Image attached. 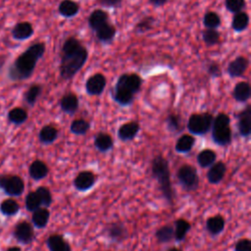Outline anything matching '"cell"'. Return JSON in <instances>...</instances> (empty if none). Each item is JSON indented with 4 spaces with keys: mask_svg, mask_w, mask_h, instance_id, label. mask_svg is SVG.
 Listing matches in <instances>:
<instances>
[{
    "mask_svg": "<svg viewBox=\"0 0 251 251\" xmlns=\"http://www.w3.org/2000/svg\"><path fill=\"white\" fill-rule=\"evenodd\" d=\"M87 58V49L77 38L74 36L67 38L61 48L60 76L66 80L73 78L84 66Z\"/></svg>",
    "mask_w": 251,
    "mask_h": 251,
    "instance_id": "cell-1",
    "label": "cell"
},
{
    "mask_svg": "<svg viewBox=\"0 0 251 251\" xmlns=\"http://www.w3.org/2000/svg\"><path fill=\"white\" fill-rule=\"evenodd\" d=\"M46 50L44 42L31 44L25 51L17 57L14 64L9 68V77L12 80H24L28 78Z\"/></svg>",
    "mask_w": 251,
    "mask_h": 251,
    "instance_id": "cell-2",
    "label": "cell"
},
{
    "mask_svg": "<svg viewBox=\"0 0 251 251\" xmlns=\"http://www.w3.org/2000/svg\"><path fill=\"white\" fill-rule=\"evenodd\" d=\"M151 174L158 181L163 197L170 205H172L174 203V189L172 186L168 160L162 155L156 156L151 163Z\"/></svg>",
    "mask_w": 251,
    "mask_h": 251,
    "instance_id": "cell-3",
    "label": "cell"
},
{
    "mask_svg": "<svg viewBox=\"0 0 251 251\" xmlns=\"http://www.w3.org/2000/svg\"><path fill=\"white\" fill-rule=\"evenodd\" d=\"M213 120V115L208 112L194 113L188 118L186 126L192 134L204 135L211 130Z\"/></svg>",
    "mask_w": 251,
    "mask_h": 251,
    "instance_id": "cell-4",
    "label": "cell"
},
{
    "mask_svg": "<svg viewBox=\"0 0 251 251\" xmlns=\"http://www.w3.org/2000/svg\"><path fill=\"white\" fill-rule=\"evenodd\" d=\"M176 177L180 185L187 191H193L198 188L199 176L197 170L189 165L184 164L180 166L176 172Z\"/></svg>",
    "mask_w": 251,
    "mask_h": 251,
    "instance_id": "cell-5",
    "label": "cell"
},
{
    "mask_svg": "<svg viewBox=\"0 0 251 251\" xmlns=\"http://www.w3.org/2000/svg\"><path fill=\"white\" fill-rule=\"evenodd\" d=\"M0 188L10 196H20L25 190V182L17 175H0Z\"/></svg>",
    "mask_w": 251,
    "mask_h": 251,
    "instance_id": "cell-6",
    "label": "cell"
},
{
    "mask_svg": "<svg viewBox=\"0 0 251 251\" xmlns=\"http://www.w3.org/2000/svg\"><path fill=\"white\" fill-rule=\"evenodd\" d=\"M13 235L17 241L23 244L30 243L34 238V231L31 224L26 221L19 222L13 230Z\"/></svg>",
    "mask_w": 251,
    "mask_h": 251,
    "instance_id": "cell-7",
    "label": "cell"
},
{
    "mask_svg": "<svg viewBox=\"0 0 251 251\" xmlns=\"http://www.w3.org/2000/svg\"><path fill=\"white\" fill-rule=\"evenodd\" d=\"M106 77L104 75L97 73L90 75L85 82V90L89 95L98 96L102 94L106 87Z\"/></svg>",
    "mask_w": 251,
    "mask_h": 251,
    "instance_id": "cell-8",
    "label": "cell"
},
{
    "mask_svg": "<svg viewBox=\"0 0 251 251\" xmlns=\"http://www.w3.org/2000/svg\"><path fill=\"white\" fill-rule=\"evenodd\" d=\"M97 181V176L90 171H81L79 172L75 179L74 185L78 191H87L91 189Z\"/></svg>",
    "mask_w": 251,
    "mask_h": 251,
    "instance_id": "cell-9",
    "label": "cell"
},
{
    "mask_svg": "<svg viewBox=\"0 0 251 251\" xmlns=\"http://www.w3.org/2000/svg\"><path fill=\"white\" fill-rule=\"evenodd\" d=\"M234 117L237 119L238 132L242 137H248L251 134V106L247 105Z\"/></svg>",
    "mask_w": 251,
    "mask_h": 251,
    "instance_id": "cell-10",
    "label": "cell"
},
{
    "mask_svg": "<svg viewBox=\"0 0 251 251\" xmlns=\"http://www.w3.org/2000/svg\"><path fill=\"white\" fill-rule=\"evenodd\" d=\"M141 83L142 79L137 74H123L119 76L116 85L125 87L126 89L135 94L140 90Z\"/></svg>",
    "mask_w": 251,
    "mask_h": 251,
    "instance_id": "cell-11",
    "label": "cell"
},
{
    "mask_svg": "<svg viewBox=\"0 0 251 251\" xmlns=\"http://www.w3.org/2000/svg\"><path fill=\"white\" fill-rule=\"evenodd\" d=\"M212 129V139L220 146H227L230 144L232 139V131L229 126L211 128Z\"/></svg>",
    "mask_w": 251,
    "mask_h": 251,
    "instance_id": "cell-12",
    "label": "cell"
},
{
    "mask_svg": "<svg viewBox=\"0 0 251 251\" xmlns=\"http://www.w3.org/2000/svg\"><path fill=\"white\" fill-rule=\"evenodd\" d=\"M248 66L249 60L244 56H238L228 64L226 72L229 75V76L238 77L246 72Z\"/></svg>",
    "mask_w": 251,
    "mask_h": 251,
    "instance_id": "cell-13",
    "label": "cell"
},
{
    "mask_svg": "<svg viewBox=\"0 0 251 251\" xmlns=\"http://www.w3.org/2000/svg\"><path fill=\"white\" fill-rule=\"evenodd\" d=\"M140 129V126L137 122L130 121L122 125L118 129V137L122 141H129L134 139Z\"/></svg>",
    "mask_w": 251,
    "mask_h": 251,
    "instance_id": "cell-14",
    "label": "cell"
},
{
    "mask_svg": "<svg viewBox=\"0 0 251 251\" xmlns=\"http://www.w3.org/2000/svg\"><path fill=\"white\" fill-rule=\"evenodd\" d=\"M226 173V165L222 162H215L212 166L209 167L207 172V178L211 184H217L221 182Z\"/></svg>",
    "mask_w": 251,
    "mask_h": 251,
    "instance_id": "cell-15",
    "label": "cell"
},
{
    "mask_svg": "<svg viewBox=\"0 0 251 251\" xmlns=\"http://www.w3.org/2000/svg\"><path fill=\"white\" fill-rule=\"evenodd\" d=\"M46 245L49 251H72L70 243L63 235L58 233L49 235L46 240Z\"/></svg>",
    "mask_w": 251,
    "mask_h": 251,
    "instance_id": "cell-16",
    "label": "cell"
},
{
    "mask_svg": "<svg viewBox=\"0 0 251 251\" xmlns=\"http://www.w3.org/2000/svg\"><path fill=\"white\" fill-rule=\"evenodd\" d=\"M78 98L74 92L66 93L60 100V108L64 113L73 115L78 109Z\"/></svg>",
    "mask_w": 251,
    "mask_h": 251,
    "instance_id": "cell-17",
    "label": "cell"
},
{
    "mask_svg": "<svg viewBox=\"0 0 251 251\" xmlns=\"http://www.w3.org/2000/svg\"><path fill=\"white\" fill-rule=\"evenodd\" d=\"M33 34V26L28 22H20L12 29V36L17 40H25Z\"/></svg>",
    "mask_w": 251,
    "mask_h": 251,
    "instance_id": "cell-18",
    "label": "cell"
},
{
    "mask_svg": "<svg viewBox=\"0 0 251 251\" xmlns=\"http://www.w3.org/2000/svg\"><path fill=\"white\" fill-rule=\"evenodd\" d=\"M48 173H49L48 166L41 160H34L28 168L29 176L34 180H40L46 177Z\"/></svg>",
    "mask_w": 251,
    "mask_h": 251,
    "instance_id": "cell-19",
    "label": "cell"
},
{
    "mask_svg": "<svg viewBox=\"0 0 251 251\" xmlns=\"http://www.w3.org/2000/svg\"><path fill=\"white\" fill-rule=\"evenodd\" d=\"M109 21V14L101 9L94 10L89 18H88V25L92 30H97L102 25H106Z\"/></svg>",
    "mask_w": 251,
    "mask_h": 251,
    "instance_id": "cell-20",
    "label": "cell"
},
{
    "mask_svg": "<svg viewBox=\"0 0 251 251\" xmlns=\"http://www.w3.org/2000/svg\"><path fill=\"white\" fill-rule=\"evenodd\" d=\"M225 226L226 221L222 215L210 217L206 221V229L213 236L220 234L225 229Z\"/></svg>",
    "mask_w": 251,
    "mask_h": 251,
    "instance_id": "cell-21",
    "label": "cell"
},
{
    "mask_svg": "<svg viewBox=\"0 0 251 251\" xmlns=\"http://www.w3.org/2000/svg\"><path fill=\"white\" fill-rule=\"evenodd\" d=\"M113 98L118 104L122 106H128L133 102L134 94L125 87L115 85L113 90Z\"/></svg>",
    "mask_w": 251,
    "mask_h": 251,
    "instance_id": "cell-22",
    "label": "cell"
},
{
    "mask_svg": "<svg viewBox=\"0 0 251 251\" xmlns=\"http://www.w3.org/2000/svg\"><path fill=\"white\" fill-rule=\"evenodd\" d=\"M251 96V87L247 81H240L235 84L232 90V97L235 101L243 103L249 100Z\"/></svg>",
    "mask_w": 251,
    "mask_h": 251,
    "instance_id": "cell-23",
    "label": "cell"
},
{
    "mask_svg": "<svg viewBox=\"0 0 251 251\" xmlns=\"http://www.w3.org/2000/svg\"><path fill=\"white\" fill-rule=\"evenodd\" d=\"M94 146L99 152L105 153L113 148L114 146L113 137L106 132H102V131L98 132L94 136Z\"/></svg>",
    "mask_w": 251,
    "mask_h": 251,
    "instance_id": "cell-24",
    "label": "cell"
},
{
    "mask_svg": "<svg viewBox=\"0 0 251 251\" xmlns=\"http://www.w3.org/2000/svg\"><path fill=\"white\" fill-rule=\"evenodd\" d=\"M106 232L108 236L115 241L124 240L126 236V228L123 223L115 222L108 225L106 228Z\"/></svg>",
    "mask_w": 251,
    "mask_h": 251,
    "instance_id": "cell-25",
    "label": "cell"
},
{
    "mask_svg": "<svg viewBox=\"0 0 251 251\" xmlns=\"http://www.w3.org/2000/svg\"><path fill=\"white\" fill-rule=\"evenodd\" d=\"M50 218V212L46 207H39L32 212V225L38 228H43L47 226Z\"/></svg>",
    "mask_w": 251,
    "mask_h": 251,
    "instance_id": "cell-26",
    "label": "cell"
},
{
    "mask_svg": "<svg viewBox=\"0 0 251 251\" xmlns=\"http://www.w3.org/2000/svg\"><path fill=\"white\" fill-rule=\"evenodd\" d=\"M59 135V130L52 125L44 126L38 134L39 141L43 144H51L53 143Z\"/></svg>",
    "mask_w": 251,
    "mask_h": 251,
    "instance_id": "cell-27",
    "label": "cell"
},
{
    "mask_svg": "<svg viewBox=\"0 0 251 251\" xmlns=\"http://www.w3.org/2000/svg\"><path fill=\"white\" fill-rule=\"evenodd\" d=\"M116 32H117L116 27L109 23H107L106 25H102L97 30H95L96 37L102 43H110L115 37Z\"/></svg>",
    "mask_w": 251,
    "mask_h": 251,
    "instance_id": "cell-28",
    "label": "cell"
},
{
    "mask_svg": "<svg viewBox=\"0 0 251 251\" xmlns=\"http://www.w3.org/2000/svg\"><path fill=\"white\" fill-rule=\"evenodd\" d=\"M58 11L65 18L75 17L79 11V5L73 0H63L59 4Z\"/></svg>",
    "mask_w": 251,
    "mask_h": 251,
    "instance_id": "cell-29",
    "label": "cell"
},
{
    "mask_svg": "<svg viewBox=\"0 0 251 251\" xmlns=\"http://www.w3.org/2000/svg\"><path fill=\"white\" fill-rule=\"evenodd\" d=\"M195 143V137L191 134H182L176 142V151L178 153H188Z\"/></svg>",
    "mask_w": 251,
    "mask_h": 251,
    "instance_id": "cell-30",
    "label": "cell"
},
{
    "mask_svg": "<svg viewBox=\"0 0 251 251\" xmlns=\"http://www.w3.org/2000/svg\"><path fill=\"white\" fill-rule=\"evenodd\" d=\"M191 228V225L188 221L184 219H177L175 222V226H174V234H175V239L176 241H181L185 238L186 234Z\"/></svg>",
    "mask_w": 251,
    "mask_h": 251,
    "instance_id": "cell-31",
    "label": "cell"
},
{
    "mask_svg": "<svg viewBox=\"0 0 251 251\" xmlns=\"http://www.w3.org/2000/svg\"><path fill=\"white\" fill-rule=\"evenodd\" d=\"M217 160V154L212 149L201 150L197 155V163L201 168H209Z\"/></svg>",
    "mask_w": 251,
    "mask_h": 251,
    "instance_id": "cell-32",
    "label": "cell"
},
{
    "mask_svg": "<svg viewBox=\"0 0 251 251\" xmlns=\"http://www.w3.org/2000/svg\"><path fill=\"white\" fill-rule=\"evenodd\" d=\"M249 25V16L245 12H238L235 13L232 21H231V27L234 31L240 32L247 28Z\"/></svg>",
    "mask_w": 251,
    "mask_h": 251,
    "instance_id": "cell-33",
    "label": "cell"
},
{
    "mask_svg": "<svg viewBox=\"0 0 251 251\" xmlns=\"http://www.w3.org/2000/svg\"><path fill=\"white\" fill-rule=\"evenodd\" d=\"M156 239L159 243H168L175 239L174 226L172 225H165L159 227L155 232Z\"/></svg>",
    "mask_w": 251,
    "mask_h": 251,
    "instance_id": "cell-34",
    "label": "cell"
},
{
    "mask_svg": "<svg viewBox=\"0 0 251 251\" xmlns=\"http://www.w3.org/2000/svg\"><path fill=\"white\" fill-rule=\"evenodd\" d=\"M90 129V124L84 119H75L70 126V131L75 135H84Z\"/></svg>",
    "mask_w": 251,
    "mask_h": 251,
    "instance_id": "cell-35",
    "label": "cell"
},
{
    "mask_svg": "<svg viewBox=\"0 0 251 251\" xmlns=\"http://www.w3.org/2000/svg\"><path fill=\"white\" fill-rule=\"evenodd\" d=\"M8 120L15 125L24 124L27 120V112L21 107L13 108L8 113Z\"/></svg>",
    "mask_w": 251,
    "mask_h": 251,
    "instance_id": "cell-36",
    "label": "cell"
},
{
    "mask_svg": "<svg viewBox=\"0 0 251 251\" xmlns=\"http://www.w3.org/2000/svg\"><path fill=\"white\" fill-rule=\"evenodd\" d=\"M19 210H20L19 203L12 198L5 199L0 204V211L2 214L6 216H14L19 212Z\"/></svg>",
    "mask_w": 251,
    "mask_h": 251,
    "instance_id": "cell-37",
    "label": "cell"
},
{
    "mask_svg": "<svg viewBox=\"0 0 251 251\" xmlns=\"http://www.w3.org/2000/svg\"><path fill=\"white\" fill-rule=\"evenodd\" d=\"M41 91H42V87H41L40 84H32V85H30L28 87V89L25 92V95H24L25 101L28 105H30V106L34 105L36 100L40 96Z\"/></svg>",
    "mask_w": 251,
    "mask_h": 251,
    "instance_id": "cell-38",
    "label": "cell"
},
{
    "mask_svg": "<svg viewBox=\"0 0 251 251\" xmlns=\"http://www.w3.org/2000/svg\"><path fill=\"white\" fill-rule=\"evenodd\" d=\"M202 39L208 46L215 45L220 40V32L216 28H206L202 31Z\"/></svg>",
    "mask_w": 251,
    "mask_h": 251,
    "instance_id": "cell-39",
    "label": "cell"
},
{
    "mask_svg": "<svg viewBox=\"0 0 251 251\" xmlns=\"http://www.w3.org/2000/svg\"><path fill=\"white\" fill-rule=\"evenodd\" d=\"M35 192L38 195L41 206L48 208L52 204L53 198H52V194H51L49 188H47L45 186H39V187L36 188Z\"/></svg>",
    "mask_w": 251,
    "mask_h": 251,
    "instance_id": "cell-40",
    "label": "cell"
},
{
    "mask_svg": "<svg viewBox=\"0 0 251 251\" xmlns=\"http://www.w3.org/2000/svg\"><path fill=\"white\" fill-rule=\"evenodd\" d=\"M203 24L206 28H217L221 25V18L216 12H208L204 16Z\"/></svg>",
    "mask_w": 251,
    "mask_h": 251,
    "instance_id": "cell-41",
    "label": "cell"
},
{
    "mask_svg": "<svg viewBox=\"0 0 251 251\" xmlns=\"http://www.w3.org/2000/svg\"><path fill=\"white\" fill-rule=\"evenodd\" d=\"M167 127L173 132H178L181 130V119L176 114H170L166 119Z\"/></svg>",
    "mask_w": 251,
    "mask_h": 251,
    "instance_id": "cell-42",
    "label": "cell"
},
{
    "mask_svg": "<svg viewBox=\"0 0 251 251\" xmlns=\"http://www.w3.org/2000/svg\"><path fill=\"white\" fill-rule=\"evenodd\" d=\"M41 207L40 200L35 191H30L25 197V208L29 212H33L34 210Z\"/></svg>",
    "mask_w": 251,
    "mask_h": 251,
    "instance_id": "cell-43",
    "label": "cell"
},
{
    "mask_svg": "<svg viewBox=\"0 0 251 251\" xmlns=\"http://www.w3.org/2000/svg\"><path fill=\"white\" fill-rule=\"evenodd\" d=\"M154 22H155V18L154 17H152V16L145 17V18H143L141 21H139L136 24V25L134 27V30L136 32H141V33L142 32H146V31H148L149 29L152 28Z\"/></svg>",
    "mask_w": 251,
    "mask_h": 251,
    "instance_id": "cell-44",
    "label": "cell"
},
{
    "mask_svg": "<svg viewBox=\"0 0 251 251\" xmlns=\"http://www.w3.org/2000/svg\"><path fill=\"white\" fill-rule=\"evenodd\" d=\"M225 5L230 13H238L245 7V0H226Z\"/></svg>",
    "mask_w": 251,
    "mask_h": 251,
    "instance_id": "cell-45",
    "label": "cell"
},
{
    "mask_svg": "<svg viewBox=\"0 0 251 251\" xmlns=\"http://www.w3.org/2000/svg\"><path fill=\"white\" fill-rule=\"evenodd\" d=\"M229 124H230V118L228 117V115H226V113H219L213 120L212 128L229 126Z\"/></svg>",
    "mask_w": 251,
    "mask_h": 251,
    "instance_id": "cell-46",
    "label": "cell"
},
{
    "mask_svg": "<svg viewBox=\"0 0 251 251\" xmlns=\"http://www.w3.org/2000/svg\"><path fill=\"white\" fill-rule=\"evenodd\" d=\"M234 251H251V241L248 238H240L234 244Z\"/></svg>",
    "mask_w": 251,
    "mask_h": 251,
    "instance_id": "cell-47",
    "label": "cell"
},
{
    "mask_svg": "<svg viewBox=\"0 0 251 251\" xmlns=\"http://www.w3.org/2000/svg\"><path fill=\"white\" fill-rule=\"evenodd\" d=\"M208 74L213 77H218L221 75V67L217 63H211L208 66Z\"/></svg>",
    "mask_w": 251,
    "mask_h": 251,
    "instance_id": "cell-48",
    "label": "cell"
},
{
    "mask_svg": "<svg viewBox=\"0 0 251 251\" xmlns=\"http://www.w3.org/2000/svg\"><path fill=\"white\" fill-rule=\"evenodd\" d=\"M96 2L103 7H118L122 3V0H96Z\"/></svg>",
    "mask_w": 251,
    "mask_h": 251,
    "instance_id": "cell-49",
    "label": "cell"
},
{
    "mask_svg": "<svg viewBox=\"0 0 251 251\" xmlns=\"http://www.w3.org/2000/svg\"><path fill=\"white\" fill-rule=\"evenodd\" d=\"M149 2L153 5V6H156V7H160V6H163L167 3V0H149Z\"/></svg>",
    "mask_w": 251,
    "mask_h": 251,
    "instance_id": "cell-50",
    "label": "cell"
},
{
    "mask_svg": "<svg viewBox=\"0 0 251 251\" xmlns=\"http://www.w3.org/2000/svg\"><path fill=\"white\" fill-rule=\"evenodd\" d=\"M6 251H22V249L20 247H18V246H11Z\"/></svg>",
    "mask_w": 251,
    "mask_h": 251,
    "instance_id": "cell-51",
    "label": "cell"
},
{
    "mask_svg": "<svg viewBox=\"0 0 251 251\" xmlns=\"http://www.w3.org/2000/svg\"><path fill=\"white\" fill-rule=\"evenodd\" d=\"M167 251H181V250H180V249H178V248H176V247H172V248L168 249Z\"/></svg>",
    "mask_w": 251,
    "mask_h": 251,
    "instance_id": "cell-52",
    "label": "cell"
}]
</instances>
